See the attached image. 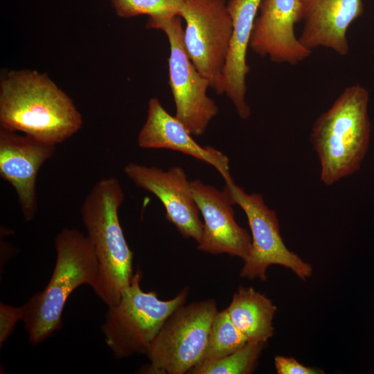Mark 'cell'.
I'll return each instance as SVG.
<instances>
[{"label": "cell", "instance_id": "4fadbf2b", "mask_svg": "<svg viewBox=\"0 0 374 374\" xmlns=\"http://www.w3.org/2000/svg\"><path fill=\"white\" fill-rule=\"evenodd\" d=\"M300 21L299 0H262L249 46L274 62L299 64L312 53L295 34V24Z\"/></svg>", "mask_w": 374, "mask_h": 374}, {"label": "cell", "instance_id": "8992f818", "mask_svg": "<svg viewBox=\"0 0 374 374\" xmlns=\"http://www.w3.org/2000/svg\"><path fill=\"white\" fill-rule=\"evenodd\" d=\"M217 312L213 299L177 308L152 341L146 353L150 364L143 373H188L202 360Z\"/></svg>", "mask_w": 374, "mask_h": 374}, {"label": "cell", "instance_id": "7c38bea8", "mask_svg": "<svg viewBox=\"0 0 374 374\" xmlns=\"http://www.w3.org/2000/svg\"><path fill=\"white\" fill-rule=\"evenodd\" d=\"M55 150V145L41 143L25 134L0 127V176L15 189L27 222L34 218L38 209V172Z\"/></svg>", "mask_w": 374, "mask_h": 374}, {"label": "cell", "instance_id": "5bb4252c", "mask_svg": "<svg viewBox=\"0 0 374 374\" xmlns=\"http://www.w3.org/2000/svg\"><path fill=\"white\" fill-rule=\"evenodd\" d=\"M303 28L299 39L306 48L323 47L341 56L349 52L346 32L363 13L362 0H299Z\"/></svg>", "mask_w": 374, "mask_h": 374}, {"label": "cell", "instance_id": "3957f363", "mask_svg": "<svg viewBox=\"0 0 374 374\" xmlns=\"http://www.w3.org/2000/svg\"><path fill=\"white\" fill-rule=\"evenodd\" d=\"M368 99L364 87H347L312 125L310 139L320 163V180L326 186L360 168L371 131Z\"/></svg>", "mask_w": 374, "mask_h": 374}, {"label": "cell", "instance_id": "ac0fdd59", "mask_svg": "<svg viewBox=\"0 0 374 374\" xmlns=\"http://www.w3.org/2000/svg\"><path fill=\"white\" fill-rule=\"evenodd\" d=\"M247 341V338L231 321L226 310L217 311L199 363L221 359L235 352Z\"/></svg>", "mask_w": 374, "mask_h": 374}, {"label": "cell", "instance_id": "5b68a950", "mask_svg": "<svg viewBox=\"0 0 374 374\" xmlns=\"http://www.w3.org/2000/svg\"><path fill=\"white\" fill-rule=\"evenodd\" d=\"M141 277L138 268L119 301L108 306L101 326L105 343L117 359L146 354L166 320L185 303L188 294L185 287L173 299L162 301L155 292L141 290Z\"/></svg>", "mask_w": 374, "mask_h": 374}, {"label": "cell", "instance_id": "9a60e30c", "mask_svg": "<svg viewBox=\"0 0 374 374\" xmlns=\"http://www.w3.org/2000/svg\"><path fill=\"white\" fill-rule=\"evenodd\" d=\"M137 143L145 149H168L190 155L213 166L225 184L233 181L226 155L211 146L199 145L184 125L171 116L157 98L148 102L147 118L139 132Z\"/></svg>", "mask_w": 374, "mask_h": 374}, {"label": "cell", "instance_id": "52a82bcc", "mask_svg": "<svg viewBox=\"0 0 374 374\" xmlns=\"http://www.w3.org/2000/svg\"><path fill=\"white\" fill-rule=\"evenodd\" d=\"M146 27L161 30L169 41V84L175 117L192 135H202L219 109L206 94L210 87L208 80L199 73L188 55L180 17L171 14L149 17Z\"/></svg>", "mask_w": 374, "mask_h": 374}, {"label": "cell", "instance_id": "30bf717a", "mask_svg": "<svg viewBox=\"0 0 374 374\" xmlns=\"http://www.w3.org/2000/svg\"><path fill=\"white\" fill-rule=\"evenodd\" d=\"M123 171L138 187L154 194L161 201L166 219L183 237L199 242L203 223L190 181L182 168L174 166L163 170L130 162L125 166Z\"/></svg>", "mask_w": 374, "mask_h": 374}, {"label": "cell", "instance_id": "6da1fadb", "mask_svg": "<svg viewBox=\"0 0 374 374\" xmlns=\"http://www.w3.org/2000/svg\"><path fill=\"white\" fill-rule=\"evenodd\" d=\"M1 127L48 145L63 143L82 125L72 99L35 70L11 71L0 82Z\"/></svg>", "mask_w": 374, "mask_h": 374}, {"label": "cell", "instance_id": "ffe728a7", "mask_svg": "<svg viewBox=\"0 0 374 374\" xmlns=\"http://www.w3.org/2000/svg\"><path fill=\"white\" fill-rule=\"evenodd\" d=\"M112 3L117 15L127 18L142 15H178L184 0H116Z\"/></svg>", "mask_w": 374, "mask_h": 374}, {"label": "cell", "instance_id": "2e32d148", "mask_svg": "<svg viewBox=\"0 0 374 374\" xmlns=\"http://www.w3.org/2000/svg\"><path fill=\"white\" fill-rule=\"evenodd\" d=\"M262 0H229L227 8L233 30L223 72L224 93L234 105L238 115L247 119L251 109L246 101V77L250 67L247 63L255 19Z\"/></svg>", "mask_w": 374, "mask_h": 374}, {"label": "cell", "instance_id": "8fae6325", "mask_svg": "<svg viewBox=\"0 0 374 374\" xmlns=\"http://www.w3.org/2000/svg\"><path fill=\"white\" fill-rule=\"evenodd\" d=\"M192 193L204 218L197 249L212 254L226 253L244 260L251 249V236L238 224L227 189L218 190L199 179L190 181Z\"/></svg>", "mask_w": 374, "mask_h": 374}, {"label": "cell", "instance_id": "44dd1931", "mask_svg": "<svg viewBox=\"0 0 374 374\" xmlns=\"http://www.w3.org/2000/svg\"><path fill=\"white\" fill-rule=\"evenodd\" d=\"M24 317V308L14 307L1 303L0 304V344L8 338L12 332L14 327L17 321L22 320Z\"/></svg>", "mask_w": 374, "mask_h": 374}, {"label": "cell", "instance_id": "d6986e66", "mask_svg": "<svg viewBox=\"0 0 374 374\" xmlns=\"http://www.w3.org/2000/svg\"><path fill=\"white\" fill-rule=\"evenodd\" d=\"M265 344L247 341L235 352L221 359L202 362L188 373L191 374H249L258 365Z\"/></svg>", "mask_w": 374, "mask_h": 374}, {"label": "cell", "instance_id": "e0dca14e", "mask_svg": "<svg viewBox=\"0 0 374 374\" xmlns=\"http://www.w3.org/2000/svg\"><path fill=\"white\" fill-rule=\"evenodd\" d=\"M234 326L248 341L266 344L274 335L277 310L271 300L251 287H240L226 309Z\"/></svg>", "mask_w": 374, "mask_h": 374}, {"label": "cell", "instance_id": "603a6c76", "mask_svg": "<svg viewBox=\"0 0 374 374\" xmlns=\"http://www.w3.org/2000/svg\"><path fill=\"white\" fill-rule=\"evenodd\" d=\"M112 2L114 1H116V0H110Z\"/></svg>", "mask_w": 374, "mask_h": 374}, {"label": "cell", "instance_id": "ba28073f", "mask_svg": "<svg viewBox=\"0 0 374 374\" xmlns=\"http://www.w3.org/2000/svg\"><path fill=\"white\" fill-rule=\"evenodd\" d=\"M186 21L184 40L199 73L217 94L224 93L223 72L233 30L225 0H184L178 15Z\"/></svg>", "mask_w": 374, "mask_h": 374}, {"label": "cell", "instance_id": "7a4b0ae2", "mask_svg": "<svg viewBox=\"0 0 374 374\" xmlns=\"http://www.w3.org/2000/svg\"><path fill=\"white\" fill-rule=\"evenodd\" d=\"M55 265L47 285L22 305V321L32 345L61 328L65 303L76 288L88 285L96 294L99 287V263L87 235L64 228L55 237Z\"/></svg>", "mask_w": 374, "mask_h": 374}, {"label": "cell", "instance_id": "7402d4cb", "mask_svg": "<svg viewBox=\"0 0 374 374\" xmlns=\"http://www.w3.org/2000/svg\"><path fill=\"white\" fill-rule=\"evenodd\" d=\"M274 364L278 374H317L323 373L319 370L299 363L293 357L276 356Z\"/></svg>", "mask_w": 374, "mask_h": 374}, {"label": "cell", "instance_id": "9c48e42d", "mask_svg": "<svg viewBox=\"0 0 374 374\" xmlns=\"http://www.w3.org/2000/svg\"><path fill=\"white\" fill-rule=\"evenodd\" d=\"M233 204L246 214L251 233V249L240 271V276L266 280L269 266L278 265L291 269L305 280L311 276L312 266L285 246L280 233L276 212L265 204L260 194H248L234 181L224 186Z\"/></svg>", "mask_w": 374, "mask_h": 374}, {"label": "cell", "instance_id": "277c9868", "mask_svg": "<svg viewBox=\"0 0 374 374\" xmlns=\"http://www.w3.org/2000/svg\"><path fill=\"white\" fill-rule=\"evenodd\" d=\"M125 195L115 177L98 180L80 208L83 224L99 263V287L96 294L108 306L116 304L133 276L134 253L118 217Z\"/></svg>", "mask_w": 374, "mask_h": 374}]
</instances>
